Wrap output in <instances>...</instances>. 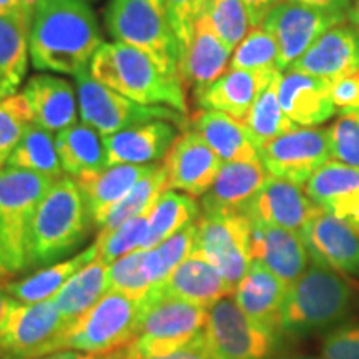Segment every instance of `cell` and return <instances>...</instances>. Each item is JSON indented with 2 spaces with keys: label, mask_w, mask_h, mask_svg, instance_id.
Here are the masks:
<instances>
[{
  "label": "cell",
  "mask_w": 359,
  "mask_h": 359,
  "mask_svg": "<svg viewBox=\"0 0 359 359\" xmlns=\"http://www.w3.org/2000/svg\"><path fill=\"white\" fill-rule=\"evenodd\" d=\"M7 158H8V156H7V155H2V154H0V170H2V167H4V165H6V163H7Z\"/></svg>",
  "instance_id": "57"
},
{
  "label": "cell",
  "mask_w": 359,
  "mask_h": 359,
  "mask_svg": "<svg viewBox=\"0 0 359 359\" xmlns=\"http://www.w3.org/2000/svg\"><path fill=\"white\" fill-rule=\"evenodd\" d=\"M281 75V72H278L271 82L266 85V88L259 93L257 100L251 105L245 118L241 120L246 130H248L251 140L257 145L258 151L259 148H263L266 143L275 140V138L298 128V125L281 109L280 97H278Z\"/></svg>",
  "instance_id": "36"
},
{
  "label": "cell",
  "mask_w": 359,
  "mask_h": 359,
  "mask_svg": "<svg viewBox=\"0 0 359 359\" xmlns=\"http://www.w3.org/2000/svg\"><path fill=\"white\" fill-rule=\"evenodd\" d=\"M145 298H132L118 291H109L100 302L75 321L52 344L50 354L80 351L110 354L132 343L140 326Z\"/></svg>",
  "instance_id": "5"
},
{
  "label": "cell",
  "mask_w": 359,
  "mask_h": 359,
  "mask_svg": "<svg viewBox=\"0 0 359 359\" xmlns=\"http://www.w3.org/2000/svg\"><path fill=\"white\" fill-rule=\"evenodd\" d=\"M203 15L231 50H235L238 43L248 35L250 27H253L241 0H208Z\"/></svg>",
  "instance_id": "40"
},
{
  "label": "cell",
  "mask_w": 359,
  "mask_h": 359,
  "mask_svg": "<svg viewBox=\"0 0 359 359\" xmlns=\"http://www.w3.org/2000/svg\"><path fill=\"white\" fill-rule=\"evenodd\" d=\"M167 188V170H165L163 163H158L103 217L102 222L97 224L98 235H107V233L118 228L120 224L127 223L130 219L137 218L138 215L145 213Z\"/></svg>",
  "instance_id": "38"
},
{
  "label": "cell",
  "mask_w": 359,
  "mask_h": 359,
  "mask_svg": "<svg viewBox=\"0 0 359 359\" xmlns=\"http://www.w3.org/2000/svg\"><path fill=\"white\" fill-rule=\"evenodd\" d=\"M111 359H217L212 349L208 346V341H206L205 330L200 334H196L190 343H187L185 346L180 348L178 351L165 354V356H156V358H137L130 356L125 353V349H118V351L110 353Z\"/></svg>",
  "instance_id": "49"
},
{
  "label": "cell",
  "mask_w": 359,
  "mask_h": 359,
  "mask_svg": "<svg viewBox=\"0 0 359 359\" xmlns=\"http://www.w3.org/2000/svg\"><path fill=\"white\" fill-rule=\"evenodd\" d=\"M109 266L110 264L97 257L75 273L53 296V303L67 323L77 320L109 293Z\"/></svg>",
  "instance_id": "34"
},
{
  "label": "cell",
  "mask_w": 359,
  "mask_h": 359,
  "mask_svg": "<svg viewBox=\"0 0 359 359\" xmlns=\"http://www.w3.org/2000/svg\"><path fill=\"white\" fill-rule=\"evenodd\" d=\"M331 143V156L339 163L359 168V120L339 115L327 128Z\"/></svg>",
  "instance_id": "45"
},
{
  "label": "cell",
  "mask_w": 359,
  "mask_h": 359,
  "mask_svg": "<svg viewBox=\"0 0 359 359\" xmlns=\"http://www.w3.org/2000/svg\"><path fill=\"white\" fill-rule=\"evenodd\" d=\"M34 123L29 102L22 95H8L0 100V154L11 155L24 135L25 128Z\"/></svg>",
  "instance_id": "44"
},
{
  "label": "cell",
  "mask_w": 359,
  "mask_h": 359,
  "mask_svg": "<svg viewBox=\"0 0 359 359\" xmlns=\"http://www.w3.org/2000/svg\"><path fill=\"white\" fill-rule=\"evenodd\" d=\"M62 168L72 178L97 173L107 168V151L103 138L87 123H75L55 137Z\"/></svg>",
  "instance_id": "33"
},
{
  "label": "cell",
  "mask_w": 359,
  "mask_h": 359,
  "mask_svg": "<svg viewBox=\"0 0 359 359\" xmlns=\"http://www.w3.org/2000/svg\"><path fill=\"white\" fill-rule=\"evenodd\" d=\"M20 12H25L20 0H0V15H12V13Z\"/></svg>",
  "instance_id": "53"
},
{
  "label": "cell",
  "mask_w": 359,
  "mask_h": 359,
  "mask_svg": "<svg viewBox=\"0 0 359 359\" xmlns=\"http://www.w3.org/2000/svg\"><path fill=\"white\" fill-rule=\"evenodd\" d=\"M348 20L351 22L353 25L359 27V0H356V4L351 7V11L348 13Z\"/></svg>",
  "instance_id": "55"
},
{
  "label": "cell",
  "mask_w": 359,
  "mask_h": 359,
  "mask_svg": "<svg viewBox=\"0 0 359 359\" xmlns=\"http://www.w3.org/2000/svg\"><path fill=\"white\" fill-rule=\"evenodd\" d=\"M178 130L177 125L167 120H155L103 137L107 167L150 165L151 161L165 158L180 137Z\"/></svg>",
  "instance_id": "22"
},
{
  "label": "cell",
  "mask_w": 359,
  "mask_h": 359,
  "mask_svg": "<svg viewBox=\"0 0 359 359\" xmlns=\"http://www.w3.org/2000/svg\"><path fill=\"white\" fill-rule=\"evenodd\" d=\"M348 15L316 11L288 0H278L263 20V29L268 30L278 45V70L285 72L311 45L333 27L344 24Z\"/></svg>",
  "instance_id": "13"
},
{
  "label": "cell",
  "mask_w": 359,
  "mask_h": 359,
  "mask_svg": "<svg viewBox=\"0 0 359 359\" xmlns=\"http://www.w3.org/2000/svg\"><path fill=\"white\" fill-rule=\"evenodd\" d=\"M208 309L183 299L161 296L151 288L145 296V309L137 336L125 353L137 358H156L178 351L205 330Z\"/></svg>",
  "instance_id": "8"
},
{
  "label": "cell",
  "mask_w": 359,
  "mask_h": 359,
  "mask_svg": "<svg viewBox=\"0 0 359 359\" xmlns=\"http://www.w3.org/2000/svg\"><path fill=\"white\" fill-rule=\"evenodd\" d=\"M306 195L321 210L359 228V168L330 160L308 180Z\"/></svg>",
  "instance_id": "26"
},
{
  "label": "cell",
  "mask_w": 359,
  "mask_h": 359,
  "mask_svg": "<svg viewBox=\"0 0 359 359\" xmlns=\"http://www.w3.org/2000/svg\"><path fill=\"white\" fill-rule=\"evenodd\" d=\"M7 275H6V271H4V268H2V263H0V278H6Z\"/></svg>",
  "instance_id": "58"
},
{
  "label": "cell",
  "mask_w": 359,
  "mask_h": 359,
  "mask_svg": "<svg viewBox=\"0 0 359 359\" xmlns=\"http://www.w3.org/2000/svg\"><path fill=\"white\" fill-rule=\"evenodd\" d=\"M205 336L217 359H275L283 333L257 325L235 299L223 298L208 309Z\"/></svg>",
  "instance_id": "10"
},
{
  "label": "cell",
  "mask_w": 359,
  "mask_h": 359,
  "mask_svg": "<svg viewBox=\"0 0 359 359\" xmlns=\"http://www.w3.org/2000/svg\"><path fill=\"white\" fill-rule=\"evenodd\" d=\"M37 359H111L110 354H88L80 351H58Z\"/></svg>",
  "instance_id": "52"
},
{
  "label": "cell",
  "mask_w": 359,
  "mask_h": 359,
  "mask_svg": "<svg viewBox=\"0 0 359 359\" xmlns=\"http://www.w3.org/2000/svg\"><path fill=\"white\" fill-rule=\"evenodd\" d=\"M268 177L262 160L223 163L212 188L201 198L203 217L243 215Z\"/></svg>",
  "instance_id": "20"
},
{
  "label": "cell",
  "mask_w": 359,
  "mask_h": 359,
  "mask_svg": "<svg viewBox=\"0 0 359 359\" xmlns=\"http://www.w3.org/2000/svg\"><path fill=\"white\" fill-rule=\"evenodd\" d=\"M105 25L116 42L147 53L165 74L178 75L182 50L165 0H111Z\"/></svg>",
  "instance_id": "7"
},
{
  "label": "cell",
  "mask_w": 359,
  "mask_h": 359,
  "mask_svg": "<svg viewBox=\"0 0 359 359\" xmlns=\"http://www.w3.org/2000/svg\"><path fill=\"white\" fill-rule=\"evenodd\" d=\"M331 98L339 115L359 120V75L331 82Z\"/></svg>",
  "instance_id": "48"
},
{
  "label": "cell",
  "mask_w": 359,
  "mask_h": 359,
  "mask_svg": "<svg viewBox=\"0 0 359 359\" xmlns=\"http://www.w3.org/2000/svg\"><path fill=\"white\" fill-rule=\"evenodd\" d=\"M147 250H135L109 266V291H118L132 298H145L154 286L143 271Z\"/></svg>",
  "instance_id": "43"
},
{
  "label": "cell",
  "mask_w": 359,
  "mask_h": 359,
  "mask_svg": "<svg viewBox=\"0 0 359 359\" xmlns=\"http://www.w3.org/2000/svg\"><path fill=\"white\" fill-rule=\"evenodd\" d=\"M69 323L53 299L40 303H20L13 299L0 336V359L47 356Z\"/></svg>",
  "instance_id": "11"
},
{
  "label": "cell",
  "mask_w": 359,
  "mask_h": 359,
  "mask_svg": "<svg viewBox=\"0 0 359 359\" xmlns=\"http://www.w3.org/2000/svg\"><path fill=\"white\" fill-rule=\"evenodd\" d=\"M250 231L251 223L245 215L200 217L191 255H198L212 263L224 280L236 286L253 262L250 255Z\"/></svg>",
  "instance_id": "12"
},
{
  "label": "cell",
  "mask_w": 359,
  "mask_h": 359,
  "mask_svg": "<svg viewBox=\"0 0 359 359\" xmlns=\"http://www.w3.org/2000/svg\"><path fill=\"white\" fill-rule=\"evenodd\" d=\"M47 2H48V0H20L24 11L29 13V15H32V19H34L35 11H37L39 7H42L43 4H47Z\"/></svg>",
  "instance_id": "54"
},
{
  "label": "cell",
  "mask_w": 359,
  "mask_h": 359,
  "mask_svg": "<svg viewBox=\"0 0 359 359\" xmlns=\"http://www.w3.org/2000/svg\"><path fill=\"white\" fill-rule=\"evenodd\" d=\"M151 206L145 213L120 224L114 231L107 233V235H98L95 240L98 246V258H102L107 264H111L118 258L125 257V255L132 253L135 250H140L148 233Z\"/></svg>",
  "instance_id": "42"
},
{
  "label": "cell",
  "mask_w": 359,
  "mask_h": 359,
  "mask_svg": "<svg viewBox=\"0 0 359 359\" xmlns=\"http://www.w3.org/2000/svg\"><path fill=\"white\" fill-rule=\"evenodd\" d=\"M278 97L283 111L302 127H318L338 114L331 98L330 80L303 72L286 70L281 75Z\"/></svg>",
  "instance_id": "24"
},
{
  "label": "cell",
  "mask_w": 359,
  "mask_h": 359,
  "mask_svg": "<svg viewBox=\"0 0 359 359\" xmlns=\"http://www.w3.org/2000/svg\"><path fill=\"white\" fill-rule=\"evenodd\" d=\"M230 69L236 70H278L276 40L263 27H255L233 50Z\"/></svg>",
  "instance_id": "41"
},
{
  "label": "cell",
  "mask_w": 359,
  "mask_h": 359,
  "mask_svg": "<svg viewBox=\"0 0 359 359\" xmlns=\"http://www.w3.org/2000/svg\"><path fill=\"white\" fill-rule=\"evenodd\" d=\"M318 210L320 206L313 203L302 185L269 175L257 195L251 198L243 215L250 222L299 233Z\"/></svg>",
  "instance_id": "17"
},
{
  "label": "cell",
  "mask_w": 359,
  "mask_h": 359,
  "mask_svg": "<svg viewBox=\"0 0 359 359\" xmlns=\"http://www.w3.org/2000/svg\"><path fill=\"white\" fill-rule=\"evenodd\" d=\"M299 235L313 263L359 278V235L351 223L320 208Z\"/></svg>",
  "instance_id": "15"
},
{
  "label": "cell",
  "mask_w": 359,
  "mask_h": 359,
  "mask_svg": "<svg viewBox=\"0 0 359 359\" xmlns=\"http://www.w3.org/2000/svg\"><path fill=\"white\" fill-rule=\"evenodd\" d=\"M97 257L98 246L97 243H93L87 250H83L82 253L75 255V257L62 259V262L50 264V266L39 268L32 275L22 278V280L6 283V290L13 299L20 303L47 302L62 290V286L75 273L87 266L88 263H92Z\"/></svg>",
  "instance_id": "32"
},
{
  "label": "cell",
  "mask_w": 359,
  "mask_h": 359,
  "mask_svg": "<svg viewBox=\"0 0 359 359\" xmlns=\"http://www.w3.org/2000/svg\"><path fill=\"white\" fill-rule=\"evenodd\" d=\"M354 290L341 273L313 263L291 283L281 306V333L308 338L343 325L353 308Z\"/></svg>",
  "instance_id": "2"
},
{
  "label": "cell",
  "mask_w": 359,
  "mask_h": 359,
  "mask_svg": "<svg viewBox=\"0 0 359 359\" xmlns=\"http://www.w3.org/2000/svg\"><path fill=\"white\" fill-rule=\"evenodd\" d=\"M90 74L142 105H163L188 114L187 90L178 75L161 72L147 53L127 43H103L90 62Z\"/></svg>",
  "instance_id": "3"
},
{
  "label": "cell",
  "mask_w": 359,
  "mask_h": 359,
  "mask_svg": "<svg viewBox=\"0 0 359 359\" xmlns=\"http://www.w3.org/2000/svg\"><path fill=\"white\" fill-rule=\"evenodd\" d=\"M223 163L195 130H185L163 161L168 190L185 191L193 198L203 196L212 188Z\"/></svg>",
  "instance_id": "16"
},
{
  "label": "cell",
  "mask_w": 359,
  "mask_h": 359,
  "mask_svg": "<svg viewBox=\"0 0 359 359\" xmlns=\"http://www.w3.org/2000/svg\"><path fill=\"white\" fill-rule=\"evenodd\" d=\"M288 285L263 263L253 259L246 275L235 286L233 299L251 321L281 333V306Z\"/></svg>",
  "instance_id": "23"
},
{
  "label": "cell",
  "mask_w": 359,
  "mask_h": 359,
  "mask_svg": "<svg viewBox=\"0 0 359 359\" xmlns=\"http://www.w3.org/2000/svg\"><path fill=\"white\" fill-rule=\"evenodd\" d=\"M156 165L158 163L114 165V167H107L102 172L74 178L80 193H82L93 226L97 228L103 217Z\"/></svg>",
  "instance_id": "29"
},
{
  "label": "cell",
  "mask_w": 359,
  "mask_h": 359,
  "mask_svg": "<svg viewBox=\"0 0 359 359\" xmlns=\"http://www.w3.org/2000/svg\"><path fill=\"white\" fill-rule=\"evenodd\" d=\"M250 223L251 259L263 263L290 286L306 271L308 263L311 262L302 235L271 224Z\"/></svg>",
  "instance_id": "21"
},
{
  "label": "cell",
  "mask_w": 359,
  "mask_h": 359,
  "mask_svg": "<svg viewBox=\"0 0 359 359\" xmlns=\"http://www.w3.org/2000/svg\"><path fill=\"white\" fill-rule=\"evenodd\" d=\"M7 165L52 178H60L64 172L52 132L40 128L35 123H30L25 128L19 143L8 155Z\"/></svg>",
  "instance_id": "37"
},
{
  "label": "cell",
  "mask_w": 359,
  "mask_h": 359,
  "mask_svg": "<svg viewBox=\"0 0 359 359\" xmlns=\"http://www.w3.org/2000/svg\"><path fill=\"white\" fill-rule=\"evenodd\" d=\"M161 296L177 298L210 309L235 291L222 273L198 255H191L180 263L161 285L155 286Z\"/></svg>",
  "instance_id": "25"
},
{
  "label": "cell",
  "mask_w": 359,
  "mask_h": 359,
  "mask_svg": "<svg viewBox=\"0 0 359 359\" xmlns=\"http://www.w3.org/2000/svg\"><path fill=\"white\" fill-rule=\"evenodd\" d=\"M280 70H236L230 69L217 82L196 95L203 110H217L243 120L259 93L266 88Z\"/></svg>",
  "instance_id": "28"
},
{
  "label": "cell",
  "mask_w": 359,
  "mask_h": 359,
  "mask_svg": "<svg viewBox=\"0 0 359 359\" xmlns=\"http://www.w3.org/2000/svg\"><path fill=\"white\" fill-rule=\"evenodd\" d=\"M191 130L226 161H258L259 151L241 120L217 110H201L191 118Z\"/></svg>",
  "instance_id": "30"
},
{
  "label": "cell",
  "mask_w": 359,
  "mask_h": 359,
  "mask_svg": "<svg viewBox=\"0 0 359 359\" xmlns=\"http://www.w3.org/2000/svg\"><path fill=\"white\" fill-rule=\"evenodd\" d=\"M165 4L180 42V50L185 52L193 39L196 20L203 13L208 0H165Z\"/></svg>",
  "instance_id": "46"
},
{
  "label": "cell",
  "mask_w": 359,
  "mask_h": 359,
  "mask_svg": "<svg viewBox=\"0 0 359 359\" xmlns=\"http://www.w3.org/2000/svg\"><path fill=\"white\" fill-rule=\"evenodd\" d=\"M288 2L298 4L309 8H316V11L341 13V15H348L351 11L353 4L351 0H288Z\"/></svg>",
  "instance_id": "50"
},
{
  "label": "cell",
  "mask_w": 359,
  "mask_h": 359,
  "mask_svg": "<svg viewBox=\"0 0 359 359\" xmlns=\"http://www.w3.org/2000/svg\"><path fill=\"white\" fill-rule=\"evenodd\" d=\"M196 223L188 224L182 231L175 233L163 243L155 248L147 250L143 259V271L151 286L161 285L172 275L173 269L183 263L188 257H191L193 246H195Z\"/></svg>",
  "instance_id": "39"
},
{
  "label": "cell",
  "mask_w": 359,
  "mask_h": 359,
  "mask_svg": "<svg viewBox=\"0 0 359 359\" xmlns=\"http://www.w3.org/2000/svg\"><path fill=\"white\" fill-rule=\"evenodd\" d=\"M321 351L326 359H359V323H343L331 330Z\"/></svg>",
  "instance_id": "47"
},
{
  "label": "cell",
  "mask_w": 359,
  "mask_h": 359,
  "mask_svg": "<svg viewBox=\"0 0 359 359\" xmlns=\"http://www.w3.org/2000/svg\"><path fill=\"white\" fill-rule=\"evenodd\" d=\"M200 219V206L190 195L165 190L151 206L148 233L140 250H151Z\"/></svg>",
  "instance_id": "35"
},
{
  "label": "cell",
  "mask_w": 359,
  "mask_h": 359,
  "mask_svg": "<svg viewBox=\"0 0 359 359\" xmlns=\"http://www.w3.org/2000/svg\"><path fill=\"white\" fill-rule=\"evenodd\" d=\"M331 158L327 128H294L259 148V160L271 177L303 185Z\"/></svg>",
  "instance_id": "14"
},
{
  "label": "cell",
  "mask_w": 359,
  "mask_h": 359,
  "mask_svg": "<svg viewBox=\"0 0 359 359\" xmlns=\"http://www.w3.org/2000/svg\"><path fill=\"white\" fill-rule=\"evenodd\" d=\"M80 116L83 123L95 128L102 137L145 125L155 120H167L178 128L188 127L187 115L163 105H142L120 95L90 74L88 69L75 75Z\"/></svg>",
  "instance_id": "9"
},
{
  "label": "cell",
  "mask_w": 359,
  "mask_h": 359,
  "mask_svg": "<svg viewBox=\"0 0 359 359\" xmlns=\"http://www.w3.org/2000/svg\"><path fill=\"white\" fill-rule=\"evenodd\" d=\"M356 230H358V235H359V228H356Z\"/></svg>",
  "instance_id": "59"
},
{
  "label": "cell",
  "mask_w": 359,
  "mask_h": 359,
  "mask_svg": "<svg viewBox=\"0 0 359 359\" xmlns=\"http://www.w3.org/2000/svg\"><path fill=\"white\" fill-rule=\"evenodd\" d=\"M92 218L79 185L72 177L53 183L35 210L29 233V268L62 262L83 243Z\"/></svg>",
  "instance_id": "4"
},
{
  "label": "cell",
  "mask_w": 359,
  "mask_h": 359,
  "mask_svg": "<svg viewBox=\"0 0 359 359\" xmlns=\"http://www.w3.org/2000/svg\"><path fill=\"white\" fill-rule=\"evenodd\" d=\"M30 25L27 12L0 15V100L13 95L25 77Z\"/></svg>",
  "instance_id": "31"
},
{
  "label": "cell",
  "mask_w": 359,
  "mask_h": 359,
  "mask_svg": "<svg viewBox=\"0 0 359 359\" xmlns=\"http://www.w3.org/2000/svg\"><path fill=\"white\" fill-rule=\"evenodd\" d=\"M231 48L218 37L213 27L201 13L195 24L193 39L178 62V77L185 90H193L195 97L217 82L226 70Z\"/></svg>",
  "instance_id": "19"
},
{
  "label": "cell",
  "mask_w": 359,
  "mask_h": 359,
  "mask_svg": "<svg viewBox=\"0 0 359 359\" xmlns=\"http://www.w3.org/2000/svg\"><path fill=\"white\" fill-rule=\"evenodd\" d=\"M24 97L32 110L34 123L48 132L77 123L79 97L69 80L53 75H35L27 82Z\"/></svg>",
  "instance_id": "27"
},
{
  "label": "cell",
  "mask_w": 359,
  "mask_h": 359,
  "mask_svg": "<svg viewBox=\"0 0 359 359\" xmlns=\"http://www.w3.org/2000/svg\"><path fill=\"white\" fill-rule=\"evenodd\" d=\"M57 180L29 170H0V263L7 276L29 269L30 224Z\"/></svg>",
  "instance_id": "6"
},
{
  "label": "cell",
  "mask_w": 359,
  "mask_h": 359,
  "mask_svg": "<svg viewBox=\"0 0 359 359\" xmlns=\"http://www.w3.org/2000/svg\"><path fill=\"white\" fill-rule=\"evenodd\" d=\"M102 45L95 13L83 0H48L34 13L29 52L37 70L77 75Z\"/></svg>",
  "instance_id": "1"
},
{
  "label": "cell",
  "mask_w": 359,
  "mask_h": 359,
  "mask_svg": "<svg viewBox=\"0 0 359 359\" xmlns=\"http://www.w3.org/2000/svg\"><path fill=\"white\" fill-rule=\"evenodd\" d=\"M290 70L330 82L359 75V27L339 24L323 34Z\"/></svg>",
  "instance_id": "18"
},
{
  "label": "cell",
  "mask_w": 359,
  "mask_h": 359,
  "mask_svg": "<svg viewBox=\"0 0 359 359\" xmlns=\"http://www.w3.org/2000/svg\"><path fill=\"white\" fill-rule=\"evenodd\" d=\"M285 359H326L325 356H309V354H302V356H290Z\"/></svg>",
  "instance_id": "56"
},
{
  "label": "cell",
  "mask_w": 359,
  "mask_h": 359,
  "mask_svg": "<svg viewBox=\"0 0 359 359\" xmlns=\"http://www.w3.org/2000/svg\"><path fill=\"white\" fill-rule=\"evenodd\" d=\"M241 2L245 4L246 11H248L251 25L259 27L278 0H241Z\"/></svg>",
  "instance_id": "51"
}]
</instances>
